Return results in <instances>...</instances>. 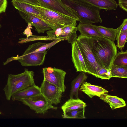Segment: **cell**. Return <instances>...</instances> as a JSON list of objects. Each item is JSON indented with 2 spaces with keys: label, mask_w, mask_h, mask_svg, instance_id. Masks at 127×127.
<instances>
[{
  "label": "cell",
  "mask_w": 127,
  "mask_h": 127,
  "mask_svg": "<svg viewBox=\"0 0 127 127\" xmlns=\"http://www.w3.org/2000/svg\"><path fill=\"white\" fill-rule=\"evenodd\" d=\"M40 88L41 94L52 104L61 102L63 93L55 85L43 79Z\"/></svg>",
  "instance_id": "10"
},
{
  "label": "cell",
  "mask_w": 127,
  "mask_h": 127,
  "mask_svg": "<svg viewBox=\"0 0 127 127\" xmlns=\"http://www.w3.org/2000/svg\"><path fill=\"white\" fill-rule=\"evenodd\" d=\"M34 72L25 68L24 71L17 74H9L6 84L3 89L6 98L10 100L16 93L34 84Z\"/></svg>",
  "instance_id": "4"
},
{
  "label": "cell",
  "mask_w": 127,
  "mask_h": 127,
  "mask_svg": "<svg viewBox=\"0 0 127 127\" xmlns=\"http://www.w3.org/2000/svg\"><path fill=\"white\" fill-rule=\"evenodd\" d=\"M113 65L127 67V51H118L112 62Z\"/></svg>",
  "instance_id": "25"
},
{
  "label": "cell",
  "mask_w": 127,
  "mask_h": 127,
  "mask_svg": "<svg viewBox=\"0 0 127 127\" xmlns=\"http://www.w3.org/2000/svg\"><path fill=\"white\" fill-rule=\"evenodd\" d=\"M88 76L85 73L81 71L79 75L71 82V87L69 95L70 98H73L75 96L76 98H78V91L79 87L81 84L86 81Z\"/></svg>",
  "instance_id": "17"
},
{
  "label": "cell",
  "mask_w": 127,
  "mask_h": 127,
  "mask_svg": "<svg viewBox=\"0 0 127 127\" xmlns=\"http://www.w3.org/2000/svg\"><path fill=\"white\" fill-rule=\"evenodd\" d=\"M96 77L101 79L109 80L111 78L110 70L104 67H101L97 72Z\"/></svg>",
  "instance_id": "28"
},
{
  "label": "cell",
  "mask_w": 127,
  "mask_h": 127,
  "mask_svg": "<svg viewBox=\"0 0 127 127\" xmlns=\"http://www.w3.org/2000/svg\"><path fill=\"white\" fill-rule=\"evenodd\" d=\"M91 39V50L97 62L101 67L110 70L117 51L114 41L103 37Z\"/></svg>",
  "instance_id": "1"
},
{
  "label": "cell",
  "mask_w": 127,
  "mask_h": 127,
  "mask_svg": "<svg viewBox=\"0 0 127 127\" xmlns=\"http://www.w3.org/2000/svg\"><path fill=\"white\" fill-rule=\"evenodd\" d=\"M42 69L44 79L55 85L64 92L66 88L64 84L66 72L61 69L50 67L43 68Z\"/></svg>",
  "instance_id": "8"
},
{
  "label": "cell",
  "mask_w": 127,
  "mask_h": 127,
  "mask_svg": "<svg viewBox=\"0 0 127 127\" xmlns=\"http://www.w3.org/2000/svg\"><path fill=\"white\" fill-rule=\"evenodd\" d=\"M46 32L47 36L50 37L57 39H64L66 40L65 35L62 28L48 31Z\"/></svg>",
  "instance_id": "26"
},
{
  "label": "cell",
  "mask_w": 127,
  "mask_h": 127,
  "mask_svg": "<svg viewBox=\"0 0 127 127\" xmlns=\"http://www.w3.org/2000/svg\"><path fill=\"white\" fill-rule=\"evenodd\" d=\"M86 103L79 98H70L62 105L61 108L63 113L86 107Z\"/></svg>",
  "instance_id": "20"
},
{
  "label": "cell",
  "mask_w": 127,
  "mask_h": 127,
  "mask_svg": "<svg viewBox=\"0 0 127 127\" xmlns=\"http://www.w3.org/2000/svg\"><path fill=\"white\" fill-rule=\"evenodd\" d=\"M23 104L29 106L37 114H44L48 110H56L58 108L52 105V103L42 94L21 100Z\"/></svg>",
  "instance_id": "7"
},
{
  "label": "cell",
  "mask_w": 127,
  "mask_h": 127,
  "mask_svg": "<svg viewBox=\"0 0 127 127\" xmlns=\"http://www.w3.org/2000/svg\"><path fill=\"white\" fill-rule=\"evenodd\" d=\"M76 22L64 26L62 28L65 34L66 40L68 42L72 44L76 40L77 35L76 32L77 27Z\"/></svg>",
  "instance_id": "21"
},
{
  "label": "cell",
  "mask_w": 127,
  "mask_h": 127,
  "mask_svg": "<svg viewBox=\"0 0 127 127\" xmlns=\"http://www.w3.org/2000/svg\"><path fill=\"white\" fill-rule=\"evenodd\" d=\"M83 59L87 73L96 77V73L101 67L97 62L91 50V37L79 35L76 39Z\"/></svg>",
  "instance_id": "5"
},
{
  "label": "cell",
  "mask_w": 127,
  "mask_h": 127,
  "mask_svg": "<svg viewBox=\"0 0 127 127\" xmlns=\"http://www.w3.org/2000/svg\"><path fill=\"white\" fill-rule=\"evenodd\" d=\"M76 13L78 21L83 24L101 23L100 9L81 0H61Z\"/></svg>",
  "instance_id": "3"
},
{
  "label": "cell",
  "mask_w": 127,
  "mask_h": 127,
  "mask_svg": "<svg viewBox=\"0 0 127 127\" xmlns=\"http://www.w3.org/2000/svg\"><path fill=\"white\" fill-rule=\"evenodd\" d=\"M71 47L72 60L76 71L87 73L85 62L76 41L71 44Z\"/></svg>",
  "instance_id": "12"
},
{
  "label": "cell",
  "mask_w": 127,
  "mask_h": 127,
  "mask_svg": "<svg viewBox=\"0 0 127 127\" xmlns=\"http://www.w3.org/2000/svg\"><path fill=\"white\" fill-rule=\"evenodd\" d=\"M7 4V0H0V13L5 12Z\"/></svg>",
  "instance_id": "30"
},
{
  "label": "cell",
  "mask_w": 127,
  "mask_h": 127,
  "mask_svg": "<svg viewBox=\"0 0 127 127\" xmlns=\"http://www.w3.org/2000/svg\"><path fill=\"white\" fill-rule=\"evenodd\" d=\"M118 5L122 9L127 12V0H118Z\"/></svg>",
  "instance_id": "31"
},
{
  "label": "cell",
  "mask_w": 127,
  "mask_h": 127,
  "mask_svg": "<svg viewBox=\"0 0 127 127\" xmlns=\"http://www.w3.org/2000/svg\"><path fill=\"white\" fill-rule=\"evenodd\" d=\"M33 5L39 11L42 20L48 24L52 30L62 28L76 22V20L67 16L40 6Z\"/></svg>",
  "instance_id": "6"
},
{
  "label": "cell",
  "mask_w": 127,
  "mask_h": 127,
  "mask_svg": "<svg viewBox=\"0 0 127 127\" xmlns=\"http://www.w3.org/2000/svg\"><path fill=\"white\" fill-rule=\"evenodd\" d=\"M127 31L120 33L116 39L117 40V47L121 51H123V49L127 42Z\"/></svg>",
  "instance_id": "27"
},
{
  "label": "cell",
  "mask_w": 127,
  "mask_h": 127,
  "mask_svg": "<svg viewBox=\"0 0 127 127\" xmlns=\"http://www.w3.org/2000/svg\"><path fill=\"white\" fill-rule=\"evenodd\" d=\"M1 27V25L0 24V28Z\"/></svg>",
  "instance_id": "34"
},
{
  "label": "cell",
  "mask_w": 127,
  "mask_h": 127,
  "mask_svg": "<svg viewBox=\"0 0 127 127\" xmlns=\"http://www.w3.org/2000/svg\"><path fill=\"white\" fill-rule=\"evenodd\" d=\"M41 94L40 87L34 84L16 93L12 96L11 99L13 101H20Z\"/></svg>",
  "instance_id": "13"
},
{
  "label": "cell",
  "mask_w": 127,
  "mask_h": 127,
  "mask_svg": "<svg viewBox=\"0 0 127 127\" xmlns=\"http://www.w3.org/2000/svg\"><path fill=\"white\" fill-rule=\"evenodd\" d=\"M28 3L35 5L40 6L37 0H21Z\"/></svg>",
  "instance_id": "32"
},
{
  "label": "cell",
  "mask_w": 127,
  "mask_h": 127,
  "mask_svg": "<svg viewBox=\"0 0 127 127\" xmlns=\"http://www.w3.org/2000/svg\"><path fill=\"white\" fill-rule=\"evenodd\" d=\"M77 27V31L80 32L82 36L90 37H103L96 30L92 24L79 23Z\"/></svg>",
  "instance_id": "19"
},
{
  "label": "cell",
  "mask_w": 127,
  "mask_h": 127,
  "mask_svg": "<svg viewBox=\"0 0 127 127\" xmlns=\"http://www.w3.org/2000/svg\"><path fill=\"white\" fill-rule=\"evenodd\" d=\"M12 2L14 7L18 10L30 13L42 20L39 11L32 5L21 0H12Z\"/></svg>",
  "instance_id": "15"
},
{
  "label": "cell",
  "mask_w": 127,
  "mask_h": 127,
  "mask_svg": "<svg viewBox=\"0 0 127 127\" xmlns=\"http://www.w3.org/2000/svg\"><path fill=\"white\" fill-rule=\"evenodd\" d=\"M54 45L52 42L49 43L38 42L30 45L22 56L8 59L4 65L14 60H18L22 66H26L42 65L47 53L46 50Z\"/></svg>",
  "instance_id": "2"
},
{
  "label": "cell",
  "mask_w": 127,
  "mask_h": 127,
  "mask_svg": "<svg viewBox=\"0 0 127 127\" xmlns=\"http://www.w3.org/2000/svg\"><path fill=\"white\" fill-rule=\"evenodd\" d=\"M1 114V112L0 111V115Z\"/></svg>",
  "instance_id": "33"
},
{
  "label": "cell",
  "mask_w": 127,
  "mask_h": 127,
  "mask_svg": "<svg viewBox=\"0 0 127 127\" xmlns=\"http://www.w3.org/2000/svg\"><path fill=\"white\" fill-rule=\"evenodd\" d=\"M40 6L71 17L79 19L75 12L61 0H37Z\"/></svg>",
  "instance_id": "9"
},
{
  "label": "cell",
  "mask_w": 127,
  "mask_h": 127,
  "mask_svg": "<svg viewBox=\"0 0 127 127\" xmlns=\"http://www.w3.org/2000/svg\"><path fill=\"white\" fill-rule=\"evenodd\" d=\"M117 29V32L116 39L120 33L127 31V18L123 20L122 24Z\"/></svg>",
  "instance_id": "29"
},
{
  "label": "cell",
  "mask_w": 127,
  "mask_h": 127,
  "mask_svg": "<svg viewBox=\"0 0 127 127\" xmlns=\"http://www.w3.org/2000/svg\"><path fill=\"white\" fill-rule=\"evenodd\" d=\"M106 11L116 10L118 5L115 0H81Z\"/></svg>",
  "instance_id": "16"
},
{
  "label": "cell",
  "mask_w": 127,
  "mask_h": 127,
  "mask_svg": "<svg viewBox=\"0 0 127 127\" xmlns=\"http://www.w3.org/2000/svg\"><path fill=\"white\" fill-rule=\"evenodd\" d=\"M18 11L22 18L28 24L30 23L32 26H34L38 33H44L45 31L52 30L48 24L40 18L30 13Z\"/></svg>",
  "instance_id": "11"
},
{
  "label": "cell",
  "mask_w": 127,
  "mask_h": 127,
  "mask_svg": "<svg viewBox=\"0 0 127 127\" xmlns=\"http://www.w3.org/2000/svg\"><path fill=\"white\" fill-rule=\"evenodd\" d=\"M110 70L111 78H127V67L112 65Z\"/></svg>",
  "instance_id": "23"
},
{
  "label": "cell",
  "mask_w": 127,
  "mask_h": 127,
  "mask_svg": "<svg viewBox=\"0 0 127 127\" xmlns=\"http://www.w3.org/2000/svg\"><path fill=\"white\" fill-rule=\"evenodd\" d=\"M99 97L100 99L108 103L112 110L126 105L125 101L123 98L116 96L104 94H102Z\"/></svg>",
  "instance_id": "18"
},
{
  "label": "cell",
  "mask_w": 127,
  "mask_h": 127,
  "mask_svg": "<svg viewBox=\"0 0 127 127\" xmlns=\"http://www.w3.org/2000/svg\"><path fill=\"white\" fill-rule=\"evenodd\" d=\"M79 90L84 92L91 98L95 96L99 97L102 94H107L108 92L100 86L92 85L86 81L81 84Z\"/></svg>",
  "instance_id": "14"
},
{
  "label": "cell",
  "mask_w": 127,
  "mask_h": 127,
  "mask_svg": "<svg viewBox=\"0 0 127 127\" xmlns=\"http://www.w3.org/2000/svg\"><path fill=\"white\" fill-rule=\"evenodd\" d=\"M85 108H79L63 113L62 116L64 119H85Z\"/></svg>",
  "instance_id": "24"
},
{
  "label": "cell",
  "mask_w": 127,
  "mask_h": 127,
  "mask_svg": "<svg viewBox=\"0 0 127 127\" xmlns=\"http://www.w3.org/2000/svg\"><path fill=\"white\" fill-rule=\"evenodd\" d=\"M96 30L103 37L113 41H115L116 37L117 29L112 28H108L101 26L93 25Z\"/></svg>",
  "instance_id": "22"
}]
</instances>
